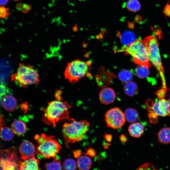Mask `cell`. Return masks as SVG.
I'll return each instance as SVG.
<instances>
[{
  "instance_id": "cell-1",
  "label": "cell",
  "mask_w": 170,
  "mask_h": 170,
  "mask_svg": "<svg viewBox=\"0 0 170 170\" xmlns=\"http://www.w3.org/2000/svg\"><path fill=\"white\" fill-rule=\"evenodd\" d=\"M48 104L46 108L42 109L43 112L42 120L46 124L55 127L58 122L70 119L68 109L71 106L68 102L54 100Z\"/></svg>"
},
{
  "instance_id": "cell-2",
  "label": "cell",
  "mask_w": 170,
  "mask_h": 170,
  "mask_svg": "<svg viewBox=\"0 0 170 170\" xmlns=\"http://www.w3.org/2000/svg\"><path fill=\"white\" fill-rule=\"evenodd\" d=\"M69 120V122L63 125L62 129V134L67 147H69V143L81 140L88 131L90 127V124L86 121H78L73 118Z\"/></svg>"
},
{
  "instance_id": "cell-3",
  "label": "cell",
  "mask_w": 170,
  "mask_h": 170,
  "mask_svg": "<svg viewBox=\"0 0 170 170\" xmlns=\"http://www.w3.org/2000/svg\"><path fill=\"white\" fill-rule=\"evenodd\" d=\"M44 134L40 136L36 135L35 139L38 145L37 148L36 154L41 158H54L61 148V147L55 137Z\"/></svg>"
},
{
  "instance_id": "cell-4",
  "label": "cell",
  "mask_w": 170,
  "mask_h": 170,
  "mask_svg": "<svg viewBox=\"0 0 170 170\" xmlns=\"http://www.w3.org/2000/svg\"><path fill=\"white\" fill-rule=\"evenodd\" d=\"M120 51L131 55L133 61L138 65H145L149 68L150 67L148 50L143 40H135L130 44L124 46Z\"/></svg>"
},
{
  "instance_id": "cell-5",
  "label": "cell",
  "mask_w": 170,
  "mask_h": 170,
  "mask_svg": "<svg viewBox=\"0 0 170 170\" xmlns=\"http://www.w3.org/2000/svg\"><path fill=\"white\" fill-rule=\"evenodd\" d=\"M143 41L147 47L150 62L158 71L162 81L163 88L167 90L164 75V70L162 64L157 38L153 36H149Z\"/></svg>"
},
{
  "instance_id": "cell-6",
  "label": "cell",
  "mask_w": 170,
  "mask_h": 170,
  "mask_svg": "<svg viewBox=\"0 0 170 170\" xmlns=\"http://www.w3.org/2000/svg\"><path fill=\"white\" fill-rule=\"evenodd\" d=\"M11 80L23 88L39 83V75L36 70L31 65L20 63L17 72L12 75Z\"/></svg>"
},
{
  "instance_id": "cell-7",
  "label": "cell",
  "mask_w": 170,
  "mask_h": 170,
  "mask_svg": "<svg viewBox=\"0 0 170 170\" xmlns=\"http://www.w3.org/2000/svg\"><path fill=\"white\" fill-rule=\"evenodd\" d=\"M91 63L77 59L68 63L65 71L64 76L71 83L77 82L85 76H89V71Z\"/></svg>"
},
{
  "instance_id": "cell-8",
  "label": "cell",
  "mask_w": 170,
  "mask_h": 170,
  "mask_svg": "<svg viewBox=\"0 0 170 170\" xmlns=\"http://www.w3.org/2000/svg\"><path fill=\"white\" fill-rule=\"evenodd\" d=\"M146 109L148 112H151L157 116H170V98L155 100L149 99L146 102Z\"/></svg>"
},
{
  "instance_id": "cell-9",
  "label": "cell",
  "mask_w": 170,
  "mask_h": 170,
  "mask_svg": "<svg viewBox=\"0 0 170 170\" xmlns=\"http://www.w3.org/2000/svg\"><path fill=\"white\" fill-rule=\"evenodd\" d=\"M18 161L16 151L11 148L0 150V166L2 170H18Z\"/></svg>"
},
{
  "instance_id": "cell-10",
  "label": "cell",
  "mask_w": 170,
  "mask_h": 170,
  "mask_svg": "<svg viewBox=\"0 0 170 170\" xmlns=\"http://www.w3.org/2000/svg\"><path fill=\"white\" fill-rule=\"evenodd\" d=\"M105 120L108 127L114 129L121 128L126 122L124 113L117 107L107 110L105 115Z\"/></svg>"
},
{
  "instance_id": "cell-11",
  "label": "cell",
  "mask_w": 170,
  "mask_h": 170,
  "mask_svg": "<svg viewBox=\"0 0 170 170\" xmlns=\"http://www.w3.org/2000/svg\"><path fill=\"white\" fill-rule=\"evenodd\" d=\"M19 150L21 158L24 160L34 157L36 148L33 144L29 141H24L20 145Z\"/></svg>"
},
{
  "instance_id": "cell-12",
  "label": "cell",
  "mask_w": 170,
  "mask_h": 170,
  "mask_svg": "<svg viewBox=\"0 0 170 170\" xmlns=\"http://www.w3.org/2000/svg\"><path fill=\"white\" fill-rule=\"evenodd\" d=\"M114 77L113 74L106 71L101 68L96 76L95 79L99 87L105 88L110 85Z\"/></svg>"
},
{
  "instance_id": "cell-13",
  "label": "cell",
  "mask_w": 170,
  "mask_h": 170,
  "mask_svg": "<svg viewBox=\"0 0 170 170\" xmlns=\"http://www.w3.org/2000/svg\"><path fill=\"white\" fill-rule=\"evenodd\" d=\"M116 96L115 92L112 88L105 87L100 92L99 98L102 103L105 105H108L114 102Z\"/></svg>"
},
{
  "instance_id": "cell-14",
  "label": "cell",
  "mask_w": 170,
  "mask_h": 170,
  "mask_svg": "<svg viewBox=\"0 0 170 170\" xmlns=\"http://www.w3.org/2000/svg\"><path fill=\"white\" fill-rule=\"evenodd\" d=\"M39 160L34 157L19 161L18 170H41Z\"/></svg>"
},
{
  "instance_id": "cell-15",
  "label": "cell",
  "mask_w": 170,
  "mask_h": 170,
  "mask_svg": "<svg viewBox=\"0 0 170 170\" xmlns=\"http://www.w3.org/2000/svg\"><path fill=\"white\" fill-rule=\"evenodd\" d=\"M1 104L2 106L6 110L13 111L15 109L17 102L14 97L11 95L8 94L2 98Z\"/></svg>"
},
{
  "instance_id": "cell-16",
  "label": "cell",
  "mask_w": 170,
  "mask_h": 170,
  "mask_svg": "<svg viewBox=\"0 0 170 170\" xmlns=\"http://www.w3.org/2000/svg\"><path fill=\"white\" fill-rule=\"evenodd\" d=\"M128 131L130 135L133 137L139 138L143 133L144 128L140 123L135 122L131 124L128 128Z\"/></svg>"
},
{
  "instance_id": "cell-17",
  "label": "cell",
  "mask_w": 170,
  "mask_h": 170,
  "mask_svg": "<svg viewBox=\"0 0 170 170\" xmlns=\"http://www.w3.org/2000/svg\"><path fill=\"white\" fill-rule=\"evenodd\" d=\"M11 129L13 132L18 135H22L26 132V126L25 123L20 120L14 121L11 125Z\"/></svg>"
},
{
  "instance_id": "cell-18",
  "label": "cell",
  "mask_w": 170,
  "mask_h": 170,
  "mask_svg": "<svg viewBox=\"0 0 170 170\" xmlns=\"http://www.w3.org/2000/svg\"><path fill=\"white\" fill-rule=\"evenodd\" d=\"M76 163L80 170H89L92 166V161L89 157L82 156L78 157Z\"/></svg>"
},
{
  "instance_id": "cell-19",
  "label": "cell",
  "mask_w": 170,
  "mask_h": 170,
  "mask_svg": "<svg viewBox=\"0 0 170 170\" xmlns=\"http://www.w3.org/2000/svg\"><path fill=\"white\" fill-rule=\"evenodd\" d=\"M157 138L159 142L162 144H167L170 143V128L165 127L158 132Z\"/></svg>"
},
{
  "instance_id": "cell-20",
  "label": "cell",
  "mask_w": 170,
  "mask_h": 170,
  "mask_svg": "<svg viewBox=\"0 0 170 170\" xmlns=\"http://www.w3.org/2000/svg\"><path fill=\"white\" fill-rule=\"evenodd\" d=\"M125 94L128 96L132 97L138 93V88L137 84L134 82L129 81L127 82L123 87Z\"/></svg>"
},
{
  "instance_id": "cell-21",
  "label": "cell",
  "mask_w": 170,
  "mask_h": 170,
  "mask_svg": "<svg viewBox=\"0 0 170 170\" xmlns=\"http://www.w3.org/2000/svg\"><path fill=\"white\" fill-rule=\"evenodd\" d=\"M126 120L130 123L136 122L139 119V115L137 110L133 108H127L124 112Z\"/></svg>"
},
{
  "instance_id": "cell-22",
  "label": "cell",
  "mask_w": 170,
  "mask_h": 170,
  "mask_svg": "<svg viewBox=\"0 0 170 170\" xmlns=\"http://www.w3.org/2000/svg\"><path fill=\"white\" fill-rule=\"evenodd\" d=\"M120 36L121 40L125 46L130 44L136 40L135 34L131 31H125Z\"/></svg>"
},
{
  "instance_id": "cell-23",
  "label": "cell",
  "mask_w": 170,
  "mask_h": 170,
  "mask_svg": "<svg viewBox=\"0 0 170 170\" xmlns=\"http://www.w3.org/2000/svg\"><path fill=\"white\" fill-rule=\"evenodd\" d=\"M149 68L145 65H138L135 68V73L137 76L141 78H147L150 74Z\"/></svg>"
},
{
  "instance_id": "cell-24",
  "label": "cell",
  "mask_w": 170,
  "mask_h": 170,
  "mask_svg": "<svg viewBox=\"0 0 170 170\" xmlns=\"http://www.w3.org/2000/svg\"><path fill=\"white\" fill-rule=\"evenodd\" d=\"M14 133L10 128L3 127L0 131V137L3 140L9 141L13 138Z\"/></svg>"
},
{
  "instance_id": "cell-25",
  "label": "cell",
  "mask_w": 170,
  "mask_h": 170,
  "mask_svg": "<svg viewBox=\"0 0 170 170\" xmlns=\"http://www.w3.org/2000/svg\"><path fill=\"white\" fill-rule=\"evenodd\" d=\"M126 7L128 11L135 13L140 9L141 6L138 0H128L126 3Z\"/></svg>"
},
{
  "instance_id": "cell-26",
  "label": "cell",
  "mask_w": 170,
  "mask_h": 170,
  "mask_svg": "<svg viewBox=\"0 0 170 170\" xmlns=\"http://www.w3.org/2000/svg\"><path fill=\"white\" fill-rule=\"evenodd\" d=\"M46 170H62V167L60 161L55 157L51 162L46 163L45 165Z\"/></svg>"
},
{
  "instance_id": "cell-27",
  "label": "cell",
  "mask_w": 170,
  "mask_h": 170,
  "mask_svg": "<svg viewBox=\"0 0 170 170\" xmlns=\"http://www.w3.org/2000/svg\"><path fill=\"white\" fill-rule=\"evenodd\" d=\"M118 77L120 80L127 82L131 80L133 78V75L129 71L123 70L119 73Z\"/></svg>"
},
{
  "instance_id": "cell-28",
  "label": "cell",
  "mask_w": 170,
  "mask_h": 170,
  "mask_svg": "<svg viewBox=\"0 0 170 170\" xmlns=\"http://www.w3.org/2000/svg\"><path fill=\"white\" fill-rule=\"evenodd\" d=\"M64 170H76V166L75 161L71 158L66 159L63 163Z\"/></svg>"
},
{
  "instance_id": "cell-29",
  "label": "cell",
  "mask_w": 170,
  "mask_h": 170,
  "mask_svg": "<svg viewBox=\"0 0 170 170\" xmlns=\"http://www.w3.org/2000/svg\"><path fill=\"white\" fill-rule=\"evenodd\" d=\"M137 170H159L153 164L147 162L140 166Z\"/></svg>"
},
{
  "instance_id": "cell-30",
  "label": "cell",
  "mask_w": 170,
  "mask_h": 170,
  "mask_svg": "<svg viewBox=\"0 0 170 170\" xmlns=\"http://www.w3.org/2000/svg\"><path fill=\"white\" fill-rule=\"evenodd\" d=\"M9 93L8 88L3 81H0V100L4 96Z\"/></svg>"
},
{
  "instance_id": "cell-31",
  "label": "cell",
  "mask_w": 170,
  "mask_h": 170,
  "mask_svg": "<svg viewBox=\"0 0 170 170\" xmlns=\"http://www.w3.org/2000/svg\"><path fill=\"white\" fill-rule=\"evenodd\" d=\"M9 8L3 6H0V18L5 19L9 16L10 14Z\"/></svg>"
},
{
  "instance_id": "cell-32",
  "label": "cell",
  "mask_w": 170,
  "mask_h": 170,
  "mask_svg": "<svg viewBox=\"0 0 170 170\" xmlns=\"http://www.w3.org/2000/svg\"><path fill=\"white\" fill-rule=\"evenodd\" d=\"M166 91V90L162 88L158 90L156 94L159 99H162L165 97Z\"/></svg>"
},
{
  "instance_id": "cell-33",
  "label": "cell",
  "mask_w": 170,
  "mask_h": 170,
  "mask_svg": "<svg viewBox=\"0 0 170 170\" xmlns=\"http://www.w3.org/2000/svg\"><path fill=\"white\" fill-rule=\"evenodd\" d=\"M86 151V152L85 153V155L89 156L92 157L96 155V151L94 149L90 147L87 149Z\"/></svg>"
},
{
  "instance_id": "cell-34",
  "label": "cell",
  "mask_w": 170,
  "mask_h": 170,
  "mask_svg": "<svg viewBox=\"0 0 170 170\" xmlns=\"http://www.w3.org/2000/svg\"><path fill=\"white\" fill-rule=\"evenodd\" d=\"M164 12L166 16L170 17V4L168 3L165 6Z\"/></svg>"
},
{
  "instance_id": "cell-35",
  "label": "cell",
  "mask_w": 170,
  "mask_h": 170,
  "mask_svg": "<svg viewBox=\"0 0 170 170\" xmlns=\"http://www.w3.org/2000/svg\"><path fill=\"white\" fill-rule=\"evenodd\" d=\"M31 5L27 4H24L23 9L22 13L27 14L31 9Z\"/></svg>"
},
{
  "instance_id": "cell-36",
  "label": "cell",
  "mask_w": 170,
  "mask_h": 170,
  "mask_svg": "<svg viewBox=\"0 0 170 170\" xmlns=\"http://www.w3.org/2000/svg\"><path fill=\"white\" fill-rule=\"evenodd\" d=\"M120 139L122 143H124L128 141V139L126 136L122 134L120 136Z\"/></svg>"
},
{
  "instance_id": "cell-37",
  "label": "cell",
  "mask_w": 170,
  "mask_h": 170,
  "mask_svg": "<svg viewBox=\"0 0 170 170\" xmlns=\"http://www.w3.org/2000/svg\"><path fill=\"white\" fill-rule=\"evenodd\" d=\"M104 137L106 140L108 142H110L112 139V136L111 134L108 133L104 134Z\"/></svg>"
},
{
  "instance_id": "cell-38",
  "label": "cell",
  "mask_w": 170,
  "mask_h": 170,
  "mask_svg": "<svg viewBox=\"0 0 170 170\" xmlns=\"http://www.w3.org/2000/svg\"><path fill=\"white\" fill-rule=\"evenodd\" d=\"M61 91L60 90L57 91L56 92L55 96L58 100L60 101L62 99V97L61 96Z\"/></svg>"
},
{
  "instance_id": "cell-39",
  "label": "cell",
  "mask_w": 170,
  "mask_h": 170,
  "mask_svg": "<svg viewBox=\"0 0 170 170\" xmlns=\"http://www.w3.org/2000/svg\"><path fill=\"white\" fill-rule=\"evenodd\" d=\"M81 153V151L79 150H77L73 151L74 156L75 157H78L79 156H80Z\"/></svg>"
},
{
  "instance_id": "cell-40",
  "label": "cell",
  "mask_w": 170,
  "mask_h": 170,
  "mask_svg": "<svg viewBox=\"0 0 170 170\" xmlns=\"http://www.w3.org/2000/svg\"><path fill=\"white\" fill-rule=\"evenodd\" d=\"M9 0H0V6H3L7 4Z\"/></svg>"
},
{
  "instance_id": "cell-41",
  "label": "cell",
  "mask_w": 170,
  "mask_h": 170,
  "mask_svg": "<svg viewBox=\"0 0 170 170\" xmlns=\"http://www.w3.org/2000/svg\"><path fill=\"white\" fill-rule=\"evenodd\" d=\"M3 119L1 116L0 115V131L3 128Z\"/></svg>"
},
{
  "instance_id": "cell-42",
  "label": "cell",
  "mask_w": 170,
  "mask_h": 170,
  "mask_svg": "<svg viewBox=\"0 0 170 170\" xmlns=\"http://www.w3.org/2000/svg\"><path fill=\"white\" fill-rule=\"evenodd\" d=\"M128 26L130 28H133L134 26V25L133 23L129 22L128 23Z\"/></svg>"
},
{
  "instance_id": "cell-43",
  "label": "cell",
  "mask_w": 170,
  "mask_h": 170,
  "mask_svg": "<svg viewBox=\"0 0 170 170\" xmlns=\"http://www.w3.org/2000/svg\"><path fill=\"white\" fill-rule=\"evenodd\" d=\"M93 170H100L97 168H95V169H94Z\"/></svg>"
},
{
  "instance_id": "cell-44",
  "label": "cell",
  "mask_w": 170,
  "mask_h": 170,
  "mask_svg": "<svg viewBox=\"0 0 170 170\" xmlns=\"http://www.w3.org/2000/svg\"><path fill=\"white\" fill-rule=\"evenodd\" d=\"M14 0V1H19L20 0Z\"/></svg>"
}]
</instances>
